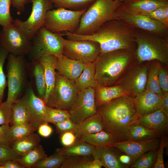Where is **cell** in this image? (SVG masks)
Returning a JSON list of instances; mask_svg holds the SVG:
<instances>
[{
	"label": "cell",
	"instance_id": "obj_54",
	"mask_svg": "<svg viewBox=\"0 0 168 168\" xmlns=\"http://www.w3.org/2000/svg\"><path fill=\"white\" fill-rule=\"evenodd\" d=\"M163 101L161 110L168 116V93H164Z\"/></svg>",
	"mask_w": 168,
	"mask_h": 168
},
{
	"label": "cell",
	"instance_id": "obj_31",
	"mask_svg": "<svg viewBox=\"0 0 168 168\" xmlns=\"http://www.w3.org/2000/svg\"><path fill=\"white\" fill-rule=\"evenodd\" d=\"M40 141L39 135L34 133L13 142L11 146L18 155L21 156L39 145Z\"/></svg>",
	"mask_w": 168,
	"mask_h": 168
},
{
	"label": "cell",
	"instance_id": "obj_10",
	"mask_svg": "<svg viewBox=\"0 0 168 168\" xmlns=\"http://www.w3.org/2000/svg\"><path fill=\"white\" fill-rule=\"evenodd\" d=\"M32 40L13 22L0 31V46L9 54L25 56L30 52Z\"/></svg>",
	"mask_w": 168,
	"mask_h": 168
},
{
	"label": "cell",
	"instance_id": "obj_57",
	"mask_svg": "<svg viewBox=\"0 0 168 168\" xmlns=\"http://www.w3.org/2000/svg\"><path fill=\"white\" fill-rule=\"evenodd\" d=\"M163 11L166 18L168 21V4L163 7Z\"/></svg>",
	"mask_w": 168,
	"mask_h": 168
},
{
	"label": "cell",
	"instance_id": "obj_8",
	"mask_svg": "<svg viewBox=\"0 0 168 168\" xmlns=\"http://www.w3.org/2000/svg\"><path fill=\"white\" fill-rule=\"evenodd\" d=\"M54 87L46 102L48 107L69 111L79 91L74 81L66 78L56 71Z\"/></svg>",
	"mask_w": 168,
	"mask_h": 168
},
{
	"label": "cell",
	"instance_id": "obj_6",
	"mask_svg": "<svg viewBox=\"0 0 168 168\" xmlns=\"http://www.w3.org/2000/svg\"><path fill=\"white\" fill-rule=\"evenodd\" d=\"M6 66L7 96L6 101L12 104L21 98L29 82L28 62L25 56L9 54Z\"/></svg>",
	"mask_w": 168,
	"mask_h": 168
},
{
	"label": "cell",
	"instance_id": "obj_55",
	"mask_svg": "<svg viewBox=\"0 0 168 168\" xmlns=\"http://www.w3.org/2000/svg\"><path fill=\"white\" fill-rule=\"evenodd\" d=\"M119 158L120 161L124 164L128 165L129 167L131 164V158L126 154L120 155Z\"/></svg>",
	"mask_w": 168,
	"mask_h": 168
},
{
	"label": "cell",
	"instance_id": "obj_43",
	"mask_svg": "<svg viewBox=\"0 0 168 168\" xmlns=\"http://www.w3.org/2000/svg\"><path fill=\"white\" fill-rule=\"evenodd\" d=\"M13 142L11 126L9 124L0 125V146H11Z\"/></svg>",
	"mask_w": 168,
	"mask_h": 168
},
{
	"label": "cell",
	"instance_id": "obj_7",
	"mask_svg": "<svg viewBox=\"0 0 168 168\" xmlns=\"http://www.w3.org/2000/svg\"><path fill=\"white\" fill-rule=\"evenodd\" d=\"M64 39L61 33L52 32L44 26L42 27L32 40L28 55L30 61L46 55H63Z\"/></svg>",
	"mask_w": 168,
	"mask_h": 168
},
{
	"label": "cell",
	"instance_id": "obj_26",
	"mask_svg": "<svg viewBox=\"0 0 168 168\" xmlns=\"http://www.w3.org/2000/svg\"><path fill=\"white\" fill-rule=\"evenodd\" d=\"M104 130L101 116L97 112L77 125L75 133L77 138Z\"/></svg>",
	"mask_w": 168,
	"mask_h": 168
},
{
	"label": "cell",
	"instance_id": "obj_15",
	"mask_svg": "<svg viewBox=\"0 0 168 168\" xmlns=\"http://www.w3.org/2000/svg\"><path fill=\"white\" fill-rule=\"evenodd\" d=\"M148 63L136 60L119 85L133 97L146 89Z\"/></svg>",
	"mask_w": 168,
	"mask_h": 168
},
{
	"label": "cell",
	"instance_id": "obj_34",
	"mask_svg": "<svg viewBox=\"0 0 168 168\" xmlns=\"http://www.w3.org/2000/svg\"><path fill=\"white\" fill-rule=\"evenodd\" d=\"M96 0H50L54 8H63L73 11L87 9Z\"/></svg>",
	"mask_w": 168,
	"mask_h": 168
},
{
	"label": "cell",
	"instance_id": "obj_5",
	"mask_svg": "<svg viewBox=\"0 0 168 168\" xmlns=\"http://www.w3.org/2000/svg\"><path fill=\"white\" fill-rule=\"evenodd\" d=\"M136 58L139 63L157 61L168 67V40L166 38L135 28Z\"/></svg>",
	"mask_w": 168,
	"mask_h": 168
},
{
	"label": "cell",
	"instance_id": "obj_40",
	"mask_svg": "<svg viewBox=\"0 0 168 168\" xmlns=\"http://www.w3.org/2000/svg\"><path fill=\"white\" fill-rule=\"evenodd\" d=\"M11 126L13 142L34 133L37 130L29 123Z\"/></svg>",
	"mask_w": 168,
	"mask_h": 168
},
{
	"label": "cell",
	"instance_id": "obj_46",
	"mask_svg": "<svg viewBox=\"0 0 168 168\" xmlns=\"http://www.w3.org/2000/svg\"><path fill=\"white\" fill-rule=\"evenodd\" d=\"M12 105L6 101L0 103V125L10 124L12 119Z\"/></svg>",
	"mask_w": 168,
	"mask_h": 168
},
{
	"label": "cell",
	"instance_id": "obj_41",
	"mask_svg": "<svg viewBox=\"0 0 168 168\" xmlns=\"http://www.w3.org/2000/svg\"><path fill=\"white\" fill-rule=\"evenodd\" d=\"M12 0H0V26L2 27L13 22L10 12Z\"/></svg>",
	"mask_w": 168,
	"mask_h": 168
},
{
	"label": "cell",
	"instance_id": "obj_9",
	"mask_svg": "<svg viewBox=\"0 0 168 168\" xmlns=\"http://www.w3.org/2000/svg\"><path fill=\"white\" fill-rule=\"evenodd\" d=\"M86 9L73 11L59 8L50 10L46 13L44 26L54 33L63 31L75 33Z\"/></svg>",
	"mask_w": 168,
	"mask_h": 168
},
{
	"label": "cell",
	"instance_id": "obj_20",
	"mask_svg": "<svg viewBox=\"0 0 168 168\" xmlns=\"http://www.w3.org/2000/svg\"><path fill=\"white\" fill-rule=\"evenodd\" d=\"M167 4L168 0H124L121 8L131 13L142 14Z\"/></svg>",
	"mask_w": 168,
	"mask_h": 168
},
{
	"label": "cell",
	"instance_id": "obj_33",
	"mask_svg": "<svg viewBox=\"0 0 168 168\" xmlns=\"http://www.w3.org/2000/svg\"><path fill=\"white\" fill-rule=\"evenodd\" d=\"M161 63L156 60L149 62L146 89L163 96L164 93L160 86L158 79V71Z\"/></svg>",
	"mask_w": 168,
	"mask_h": 168
},
{
	"label": "cell",
	"instance_id": "obj_48",
	"mask_svg": "<svg viewBox=\"0 0 168 168\" xmlns=\"http://www.w3.org/2000/svg\"><path fill=\"white\" fill-rule=\"evenodd\" d=\"M56 133L60 135L68 131H72L75 133L77 124L70 119H68L54 124Z\"/></svg>",
	"mask_w": 168,
	"mask_h": 168
},
{
	"label": "cell",
	"instance_id": "obj_56",
	"mask_svg": "<svg viewBox=\"0 0 168 168\" xmlns=\"http://www.w3.org/2000/svg\"><path fill=\"white\" fill-rule=\"evenodd\" d=\"M102 166L100 161L96 159H94L90 163V168H101Z\"/></svg>",
	"mask_w": 168,
	"mask_h": 168
},
{
	"label": "cell",
	"instance_id": "obj_17",
	"mask_svg": "<svg viewBox=\"0 0 168 168\" xmlns=\"http://www.w3.org/2000/svg\"><path fill=\"white\" fill-rule=\"evenodd\" d=\"M160 138L145 141L127 140L117 142L113 143L111 147L118 149L129 156L131 158L132 164L144 153L158 149L160 145Z\"/></svg>",
	"mask_w": 168,
	"mask_h": 168
},
{
	"label": "cell",
	"instance_id": "obj_58",
	"mask_svg": "<svg viewBox=\"0 0 168 168\" xmlns=\"http://www.w3.org/2000/svg\"><path fill=\"white\" fill-rule=\"evenodd\" d=\"M119 0L122 2H123L124 1V0Z\"/></svg>",
	"mask_w": 168,
	"mask_h": 168
},
{
	"label": "cell",
	"instance_id": "obj_3",
	"mask_svg": "<svg viewBox=\"0 0 168 168\" xmlns=\"http://www.w3.org/2000/svg\"><path fill=\"white\" fill-rule=\"evenodd\" d=\"M136 49L100 54L95 61V78L98 86L119 85L136 60Z\"/></svg>",
	"mask_w": 168,
	"mask_h": 168
},
{
	"label": "cell",
	"instance_id": "obj_24",
	"mask_svg": "<svg viewBox=\"0 0 168 168\" xmlns=\"http://www.w3.org/2000/svg\"><path fill=\"white\" fill-rule=\"evenodd\" d=\"M38 59L41 63L44 70L46 91L43 100L46 103L55 82V65L57 57L54 55H48L43 56Z\"/></svg>",
	"mask_w": 168,
	"mask_h": 168
},
{
	"label": "cell",
	"instance_id": "obj_45",
	"mask_svg": "<svg viewBox=\"0 0 168 168\" xmlns=\"http://www.w3.org/2000/svg\"><path fill=\"white\" fill-rule=\"evenodd\" d=\"M21 156L11 146H0V165L7 161L15 160Z\"/></svg>",
	"mask_w": 168,
	"mask_h": 168
},
{
	"label": "cell",
	"instance_id": "obj_1",
	"mask_svg": "<svg viewBox=\"0 0 168 168\" xmlns=\"http://www.w3.org/2000/svg\"><path fill=\"white\" fill-rule=\"evenodd\" d=\"M135 28L120 19L108 21L100 26L92 34L82 35L66 31L62 34L68 40H87L98 43L100 54L115 50L136 48Z\"/></svg>",
	"mask_w": 168,
	"mask_h": 168
},
{
	"label": "cell",
	"instance_id": "obj_51",
	"mask_svg": "<svg viewBox=\"0 0 168 168\" xmlns=\"http://www.w3.org/2000/svg\"><path fill=\"white\" fill-rule=\"evenodd\" d=\"M48 123L45 122L42 124L38 127L37 129L39 135L43 137H48L53 133V128Z\"/></svg>",
	"mask_w": 168,
	"mask_h": 168
},
{
	"label": "cell",
	"instance_id": "obj_12",
	"mask_svg": "<svg viewBox=\"0 0 168 168\" xmlns=\"http://www.w3.org/2000/svg\"><path fill=\"white\" fill-rule=\"evenodd\" d=\"M99 44L95 41L64 39L63 55L85 63L94 62L100 54Z\"/></svg>",
	"mask_w": 168,
	"mask_h": 168
},
{
	"label": "cell",
	"instance_id": "obj_30",
	"mask_svg": "<svg viewBox=\"0 0 168 168\" xmlns=\"http://www.w3.org/2000/svg\"><path fill=\"white\" fill-rule=\"evenodd\" d=\"M162 135L160 133L144 126L134 123L129 128L128 140L145 141L160 138Z\"/></svg>",
	"mask_w": 168,
	"mask_h": 168
},
{
	"label": "cell",
	"instance_id": "obj_36",
	"mask_svg": "<svg viewBox=\"0 0 168 168\" xmlns=\"http://www.w3.org/2000/svg\"><path fill=\"white\" fill-rule=\"evenodd\" d=\"M92 156H66L60 168H90Z\"/></svg>",
	"mask_w": 168,
	"mask_h": 168
},
{
	"label": "cell",
	"instance_id": "obj_29",
	"mask_svg": "<svg viewBox=\"0 0 168 168\" xmlns=\"http://www.w3.org/2000/svg\"><path fill=\"white\" fill-rule=\"evenodd\" d=\"M78 138L96 147H111L113 143L118 142L111 133L105 130Z\"/></svg>",
	"mask_w": 168,
	"mask_h": 168
},
{
	"label": "cell",
	"instance_id": "obj_37",
	"mask_svg": "<svg viewBox=\"0 0 168 168\" xmlns=\"http://www.w3.org/2000/svg\"><path fill=\"white\" fill-rule=\"evenodd\" d=\"M158 149L150 151L144 153L133 162L130 167L153 168L156 160Z\"/></svg>",
	"mask_w": 168,
	"mask_h": 168
},
{
	"label": "cell",
	"instance_id": "obj_47",
	"mask_svg": "<svg viewBox=\"0 0 168 168\" xmlns=\"http://www.w3.org/2000/svg\"><path fill=\"white\" fill-rule=\"evenodd\" d=\"M168 67L161 63L158 71V79L160 88L164 93H168Z\"/></svg>",
	"mask_w": 168,
	"mask_h": 168
},
{
	"label": "cell",
	"instance_id": "obj_11",
	"mask_svg": "<svg viewBox=\"0 0 168 168\" xmlns=\"http://www.w3.org/2000/svg\"><path fill=\"white\" fill-rule=\"evenodd\" d=\"M30 14L25 21L16 18L13 23L32 40L38 30L44 26L47 12L54 8L50 0H30Z\"/></svg>",
	"mask_w": 168,
	"mask_h": 168
},
{
	"label": "cell",
	"instance_id": "obj_50",
	"mask_svg": "<svg viewBox=\"0 0 168 168\" xmlns=\"http://www.w3.org/2000/svg\"><path fill=\"white\" fill-rule=\"evenodd\" d=\"M60 135L61 142L64 147H68L73 145L77 139L75 133L72 131L66 132Z\"/></svg>",
	"mask_w": 168,
	"mask_h": 168
},
{
	"label": "cell",
	"instance_id": "obj_27",
	"mask_svg": "<svg viewBox=\"0 0 168 168\" xmlns=\"http://www.w3.org/2000/svg\"><path fill=\"white\" fill-rule=\"evenodd\" d=\"M95 62L86 63L80 75L74 80L79 91L89 87L95 88L98 86L95 78Z\"/></svg>",
	"mask_w": 168,
	"mask_h": 168
},
{
	"label": "cell",
	"instance_id": "obj_2",
	"mask_svg": "<svg viewBox=\"0 0 168 168\" xmlns=\"http://www.w3.org/2000/svg\"><path fill=\"white\" fill-rule=\"evenodd\" d=\"M101 117L104 130L111 133L118 142L128 139L131 125L140 117L133 98L125 96L113 99L97 107Z\"/></svg>",
	"mask_w": 168,
	"mask_h": 168
},
{
	"label": "cell",
	"instance_id": "obj_32",
	"mask_svg": "<svg viewBox=\"0 0 168 168\" xmlns=\"http://www.w3.org/2000/svg\"><path fill=\"white\" fill-rule=\"evenodd\" d=\"M47 156L44 148L39 144L15 160L25 168H32L39 161Z\"/></svg>",
	"mask_w": 168,
	"mask_h": 168
},
{
	"label": "cell",
	"instance_id": "obj_21",
	"mask_svg": "<svg viewBox=\"0 0 168 168\" xmlns=\"http://www.w3.org/2000/svg\"><path fill=\"white\" fill-rule=\"evenodd\" d=\"M135 123L144 126L162 135L168 133V116L161 109L140 116Z\"/></svg>",
	"mask_w": 168,
	"mask_h": 168
},
{
	"label": "cell",
	"instance_id": "obj_35",
	"mask_svg": "<svg viewBox=\"0 0 168 168\" xmlns=\"http://www.w3.org/2000/svg\"><path fill=\"white\" fill-rule=\"evenodd\" d=\"M29 123L28 114L24 105L19 99L12 105V119L10 126Z\"/></svg>",
	"mask_w": 168,
	"mask_h": 168
},
{
	"label": "cell",
	"instance_id": "obj_38",
	"mask_svg": "<svg viewBox=\"0 0 168 168\" xmlns=\"http://www.w3.org/2000/svg\"><path fill=\"white\" fill-rule=\"evenodd\" d=\"M66 156L56 152L49 156H47L38 162L34 168H59Z\"/></svg>",
	"mask_w": 168,
	"mask_h": 168
},
{
	"label": "cell",
	"instance_id": "obj_4",
	"mask_svg": "<svg viewBox=\"0 0 168 168\" xmlns=\"http://www.w3.org/2000/svg\"><path fill=\"white\" fill-rule=\"evenodd\" d=\"M122 3L119 0H96L82 16L74 33L90 35L105 22L119 19V10Z\"/></svg>",
	"mask_w": 168,
	"mask_h": 168
},
{
	"label": "cell",
	"instance_id": "obj_52",
	"mask_svg": "<svg viewBox=\"0 0 168 168\" xmlns=\"http://www.w3.org/2000/svg\"><path fill=\"white\" fill-rule=\"evenodd\" d=\"M30 0H12V6L15 8L18 14H20L24 12L25 6Z\"/></svg>",
	"mask_w": 168,
	"mask_h": 168
},
{
	"label": "cell",
	"instance_id": "obj_16",
	"mask_svg": "<svg viewBox=\"0 0 168 168\" xmlns=\"http://www.w3.org/2000/svg\"><path fill=\"white\" fill-rule=\"evenodd\" d=\"M119 18L134 28L139 29L162 37L168 32V27L161 22L149 17L119 10Z\"/></svg>",
	"mask_w": 168,
	"mask_h": 168
},
{
	"label": "cell",
	"instance_id": "obj_14",
	"mask_svg": "<svg viewBox=\"0 0 168 168\" xmlns=\"http://www.w3.org/2000/svg\"><path fill=\"white\" fill-rule=\"evenodd\" d=\"M70 119L77 125L97 112L95 88L89 87L79 91L71 109Z\"/></svg>",
	"mask_w": 168,
	"mask_h": 168
},
{
	"label": "cell",
	"instance_id": "obj_19",
	"mask_svg": "<svg viewBox=\"0 0 168 168\" xmlns=\"http://www.w3.org/2000/svg\"><path fill=\"white\" fill-rule=\"evenodd\" d=\"M55 70L66 78L74 80L80 75L86 63L69 58L63 55L58 56Z\"/></svg>",
	"mask_w": 168,
	"mask_h": 168
},
{
	"label": "cell",
	"instance_id": "obj_49",
	"mask_svg": "<svg viewBox=\"0 0 168 168\" xmlns=\"http://www.w3.org/2000/svg\"><path fill=\"white\" fill-rule=\"evenodd\" d=\"M163 7H159L152 11L140 15L147 16L156 20L168 27V21L166 18L164 14Z\"/></svg>",
	"mask_w": 168,
	"mask_h": 168
},
{
	"label": "cell",
	"instance_id": "obj_53",
	"mask_svg": "<svg viewBox=\"0 0 168 168\" xmlns=\"http://www.w3.org/2000/svg\"><path fill=\"white\" fill-rule=\"evenodd\" d=\"M0 168H25L15 160L7 161L0 165Z\"/></svg>",
	"mask_w": 168,
	"mask_h": 168
},
{
	"label": "cell",
	"instance_id": "obj_39",
	"mask_svg": "<svg viewBox=\"0 0 168 168\" xmlns=\"http://www.w3.org/2000/svg\"><path fill=\"white\" fill-rule=\"evenodd\" d=\"M69 111L47 106L46 115V122L55 124L70 119Z\"/></svg>",
	"mask_w": 168,
	"mask_h": 168
},
{
	"label": "cell",
	"instance_id": "obj_13",
	"mask_svg": "<svg viewBox=\"0 0 168 168\" xmlns=\"http://www.w3.org/2000/svg\"><path fill=\"white\" fill-rule=\"evenodd\" d=\"M19 99L25 106L30 124L37 129L40 124L46 122L47 106L43 100L36 95L30 82Z\"/></svg>",
	"mask_w": 168,
	"mask_h": 168
},
{
	"label": "cell",
	"instance_id": "obj_18",
	"mask_svg": "<svg viewBox=\"0 0 168 168\" xmlns=\"http://www.w3.org/2000/svg\"><path fill=\"white\" fill-rule=\"evenodd\" d=\"M133 98L137 113L140 117L160 109L163 101V96L147 89Z\"/></svg>",
	"mask_w": 168,
	"mask_h": 168
},
{
	"label": "cell",
	"instance_id": "obj_22",
	"mask_svg": "<svg viewBox=\"0 0 168 168\" xmlns=\"http://www.w3.org/2000/svg\"><path fill=\"white\" fill-rule=\"evenodd\" d=\"M28 72L30 83L35 86L37 96L43 100L46 91V83L44 67L39 59L29 62Z\"/></svg>",
	"mask_w": 168,
	"mask_h": 168
},
{
	"label": "cell",
	"instance_id": "obj_23",
	"mask_svg": "<svg viewBox=\"0 0 168 168\" xmlns=\"http://www.w3.org/2000/svg\"><path fill=\"white\" fill-rule=\"evenodd\" d=\"M119 155L114 147H96L92 155L93 159L99 160L102 166L106 168H125L129 167L119 160Z\"/></svg>",
	"mask_w": 168,
	"mask_h": 168
},
{
	"label": "cell",
	"instance_id": "obj_25",
	"mask_svg": "<svg viewBox=\"0 0 168 168\" xmlns=\"http://www.w3.org/2000/svg\"><path fill=\"white\" fill-rule=\"evenodd\" d=\"M95 98L97 107L110 101L125 96H130L120 85L110 86H97L95 88Z\"/></svg>",
	"mask_w": 168,
	"mask_h": 168
},
{
	"label": "cell",
	"instance_id": "obj_28",
	"mask_svg": "<svg viewBox=\"0 0 168 168\" xmlns=\"http://www.w3.org/2000/svg\"><path fill=\"white\" fill-rule=\"evenodd\" d=\"M96 147L77 138L76 142L68 147L56 149V152L66 156H92Z\"/></svg>",
	"mask_w": 168,
	"mask_h": 168
},
{
	"label": "cell",
	"instance_id": "obj_42",
	"mask_svg": "<svg viewBox=\"0 0 168 168\" xmlns=\"http://www.w3.org/2000/svg\"><path fill=\"white\" fill-rule=\"evenodd\" d=\"M9 54L8 52L0 46V103L2 102L7 80L4 71V65Z\"/></svg>",
	"mask_w": 168,
	"mask_h": 168
},
{
	"label": "cell",
	"instance_id": "obj_44",
	"mask_svg": "<svg viewBox=\"0 0 168 168\" xmlns=\"http://www.w3.org/2000/svg\"><path fill=\"white\" fill-rule=\"evenodd\" d=\"M159 149L157 150V157L153 168H164V149L168 144L167 138L165 135H162L161 137Z\"/></svg>",
	"mask_w": 168,
	"mask_h": 168
}]
</instances>
